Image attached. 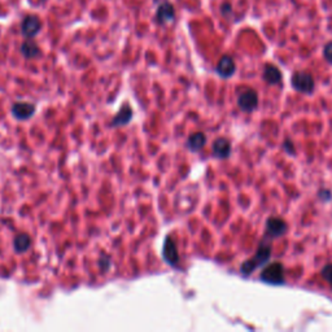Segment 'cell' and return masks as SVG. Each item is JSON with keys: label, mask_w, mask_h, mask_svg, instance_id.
<instances>
[{"label": "cell", "mask_w": 332, "mask_h": 332, "mask_svg": "<svg viewBox=\"0 0 332 332\" xmlns=\"http://www.w3.org/2000/svg\"><path fill=\"white\" fill-rule=\"evenodd\" d=\"M213 155L218 159H227L231 155V143L225 138H218L213 143Z\"/></svg>", "instance_id": "cell-10"}, {"label": "cell", "mask_w": 332, "mask_h": 332, "mask_svg": "<svg viewBox=\"0 0 332 332\" xmlns=\"http://www.w3.org/2000/svg\"><path fill=\"white\" fill-rule=\"evenodd\" d=\"M322 278L325 279L329 285H332V263H329V265H326L321 271Z\"/></svg>", "instance_id": "cell-17"}, {"label": "cell", "mask_w": 332, "mask_h": 332, "mask_svg": "<svg viewBox=\"0 0 332 332\" xmlns=\"http://www.w3.org/2000/svg\"><path fill=\"white\" fill-rule=\"evenodd\" d=\"M237 105L243 112L251 113L259 107V95L255 90L245 89L237 96Z\"/></svg>", "instance_id": "cell-4"}, {"label": "cell", "mask_w": 332, "mask_h": 332, "mask_svg": "<svg viewBox=\"0 0 332 332\" xmlns=\"http://www.w3.org/2000/svg\"><path fill=\"white\" fill-rule=\"evenodd\" d=\"M133 117V111L129 105H123L121 111L119 112V115L116 116L115 119H113V125H126L127 122L131 119Z\"/></svg>", "instance_id": "cell-15"}, {"label": "cell", "mask_w": 332, "mask_h": 332, "mask_svg": "<svg viewBox=\"0 0 332 332\" xmlns=\"http://www.w3.org/2000/svg\"><path fill=\"white\" fill-rule=\"evenodd\" d=\"M323 55H325V59L329 61L330 64H332V42L327 43L325 47V51H323Z\"/></svg>", "instance_id": "cell-19"}, {"label": "cell", "mask_w": 332, "mask_h": 332, "mask_svg": "<svg viewBox=\"0 0 332 332\" xmlns=\"http://www.w3.org/2000/svg\"><path fill=\"white\" fill-rule=\"evenodd\" d=\"M292 87L301 94H311L314 91L315 83H314V78L310 73L307 71H296L293 73L291 78Z\"/></svg>", "instance_id": "cell-3"}, {"label": "cell", "mask_w": 332, "mask_h": 332, "mask_svg": "<svg viewBox=\"0 0 332 332\" xmlns=\"http://www.w3.org/2000/svg\"><path fill=\"white\" fill-rule=\"evenodd\" d=\"M156 16H157V20H159L160 23L166 24L170 23V21H173L174 16H175V11H174V7L171 4L164 3L157 8V13H156Z\"/></svg>", "instance_id": "cell-11"}, {"label": "cell", "mask_w": 332, "mask_h": 332, "mask_svg": "<svg viewBox=\"0 0 332 332\" xmlns=\"http://www.w3.org/2000/svg\"><path fill=\"white\" fill-rule=\"evenodd\" d=\"M261 281L267 285H279L285 283V266L279 262H273L262 270Z\"/></svg>", "instance_id": "cell-2"}, {"label": "cell", "mask_w": 332, "mask_h": 332, "mask_svg": "<svg viewBox=\"0 0 332 332\" xmlns=\"http://www.w3.org/2000/svg\"><path fill=\"white\" fill-rule=\"evenodd\" d=\"M270 257H271V244L269 241V237H266L259 245L255 256L241 263L240 273L243 275H251L255 270H257V267L265 265L266 262L270 260Z\"/></svg>", "instance_id": "cell-1"}, {"label": "cell", "mask_w": 332, "mask_h": 332, "mask_svg": "<svg viewBox=\"0 0 332 332\" xmlns=\"http://www.w3.org/2000/svg\"><path fill=\"white\" fill-rule=\"evenodd\" d=\"M263 79H265L269 85H278L282 81V73L275 65L267 64L263 69Z\"/></svg>", "instance_id": "cell-12"}, {"label": "cell", "mask_w": 332, "mask_h": 332, "mask_svg": "<svg viewBox=\"0 0 332 332\" xmlns=\"http://www.w3.org/2000/svg\"><path fill=\"white\" fill-rule=\"evenodd\" d=\"M235 63H234L233 57L230 56H223L219 61H218L217 65V73L221 75L222 78H230L235 73Z\"/></svg>", "instance_id": "cell-9"}, {"label": "cell", "mask_w": 332, "mask_h": 332, "mask_svg": "<svg viewBox=\"0 0 332 332\" xmlns=\"http://www.w3.org/2000/svg\"><path fill=\"white\" fill-rule=\"evenodd\" d=\"M34 112H35V107H34L33 104L24 103V101L16 103L15 105L12 107V113H13V116H15L17 119H30V117L34 115Z\"/></svg>", "instance_id": "cell-8"}, {"label": "cell", "mask_w": 332, "mask_h": 332, "mask_svg": "<svg viewBox=\"0 0 332 332\" xmlns=\"http://www.w3.org/2000/svg\"><path fill=\"white\" fill-rule=\"evenodd\" d=\"M21 52H23V55L27 59H33V57H37L41 51H39V48L38 46L31 41H26L24 42L23 46H21Z\"/></svg>", "instance_id": "cell-16"}, {"label": "cell", "mask_w": 332, "mask_h": 332, "mask_svg": "<svg viewBox=\"0 0 332 332\" xmlns=\"http://www.w3.org/2000/svg\"><path fill=\"white\" fill-rule=\"evenodd\" d=\"M205 143H207L205 135L203 133H195L189 138L187 145L191 151H200L205 145Z\"/></svg>", "instance_id": "cell-13"}, {"label": "cell", "mask_w": 332, "mask_h": 332, "mask_svg": "<svg viewBox=\"0 0 332 332\" xmlns=\"http://www.w3.org/2000/svg\"><path fill=\"white\" fill-rule=\"evenodd\" d=\"M283 148H285V151L287 152V153H289V155H292V156L296 155L295 145H293L292 141H289V139H287V141L283 143Z\"/></svg>", "instance_id": "cell-18"}, {"label": "cell", "mask_w": 332, "mask_h": 332, "mask_svg": "<svg viewBox=\"0 0 332 332\" xmlns=\"http://www.w3.org/2000/svg\"><path fill=\"white\" fill-rule=\"evenodd\" d=\"M288 226L285 221L279 217H271L266 221V237L270 239H277L287 233Z\"/></svg>", "instance_id": "cell-5"}, {"label": "cell", "mask_w": 332, "mask_h": 332, "mask_svg": "<svg viewBox=\"0 0 332 332\" xmlns=\"http://www.w3.org/2000/svg\"><path fill=\"white\" fill-rule=\"evenodd\" d=\"M164 259L169 265H177L179 261V255H178L177 245L171 237H166L165 244H164Z\"/></svg>", "instance_id": "cell-7"}, {"label": "cell", "mask_w": 332, "mask_h": 332, "mask_svg": "<svg viewBox=\"0 0 332 332\" xmlns=\"http://www.w3.org/2000/svg\"><path fill=\"white\" fill-rule=\"evenodd\" d=\"M31 245V239H30L29 235H26V234H20L17 235L13 241V247L19 253H24L30 248Z\"/></svg>", "instance_id": "cell-14"}, {"label": "cell", "mask_w": 332, "mask_h": 332, "mask_svg": "<svg viewBox=\"0 0 332 332\" xmlns=\"http://www.w3.org/2000/svg\"><path fill=\"white\" fill-rule=\"evenodd\" d=\"M41 27L42 23L37 16H27L26 19H24L23 25H21V31H23L25 37L33 38L41 31Z\"/></svg>", "instance_id": "cell-6"}]
</instances>
